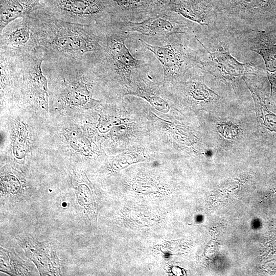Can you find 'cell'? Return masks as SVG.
Here are the masks:
<instances>
[{
  "label": "cell",
  "mask_w": 276,
  "mask_h": 276,
  "mask_svg": "<svg viewBox=\"0 0 276 276\" xmlns=\"http://www.w3.org/2000/svg\"><path fill=\"white\" fill-rule=\"evenodd\" d=\"M44 61L71 60L94 65L103 47L102 28L59 19L43 8L30 14Z\"/></svg>",
  "instance_id": "cell-1"
},
{
  "label": "cell",
  "mask_w": 276,
  "mask_h": 276,
  "mask_svg": "<svg viewBox=\"0 0 276 276\" xmlns=\"http://www.w3.org/2000/svg\"><path fill=\"white\" fill-rule=\"evenodd\" d=\"M102 52L93 65L96 73L111 74L123 80H129L134 71L147 63L135 58L126 45L129 34L111 22L102 28Z\"/></svg>",
  "instance_id": "cell-2"
},
{
  "label": "cell",
  "mask_w": 276,
  "mask_h": 276,
  "mask_svg": "<svg viewBox=\"0 0 276 276\" xmlns=\"http://www.w3.org/2000/svg\"><path fill=\"white\" fill-rule=\"evenodd\" d=\"M43 8L65 21L103 28L111 22L109 0H41Z\"/></svg>",
  "instance_id": "cell-3"
},
{
  "label": "cell",
  "mask_w": 276,
  "mask_h": 276,
  "mask_svg": "<svg viewBox=\"0 0 276 276\" xmlns=\"http://www.w3.org/2000/svg\"><path fill=\"white\" fill-rule=\"evenodd\" d=\"M180 34H182L170 36L164 41L166 43L162 45H152L141 38L139 39L162 65L165 80L175 78L192 66L202 63L181 42Z\"/></svg>",
  "instance_id": "cell-4"
},
{
  "label": "cell",
  "mask_w": 276,
  "mask_h": 276,
  "mask_svg": "<svg viewBox=\"0 0 276 276\" xmlns=\"http://www.w3.org/2000/svg\"><path fill=\"white\" fill-rule=\"evenodd\" d=\"M169 11L139 21L112 22L130 34L136 33L165 41L177 34H187L190 26L177 16L170 14Z\"/></svg>",
  "instance_id": "cell-5"
},
{
  "label": "cell",
  "mask_w": 276,
  "mask_h": 276,
  "mask_svg": "<svg viewBox=\"0 0 276 276\" xmlns=\"http://www.w3.org/2000/svg\"><path fill=\"white\" fill-rule=\"evenodd\" d=\"M0 33V51L25 55L39 49L34 22L30 15L12 21Z\"/></svg>",
  "instance_id": "cell-6"
},
{
  "label": "cell",
  "mask_w": 276,
  "mask_h": 276,
  "mask_svg": "<svg viewBox=\"0 0 276 276\" xmlns=\"http://www.w3.org/2000/svg\"><path fill=\"white\" fill-rule=\"evenodd\" d=\"M172 0H109L111 22L139 21L168 11Z\"/></svg>",
  "instance_id": "cell-7"
},
{
  "label": "cell",
  "mask_w": 276,
  "mask_h": 276,
  "mask_svg": "<svg viewBox=\"0 0 276 276\" xmlns=\"http://www.w3.org/2000/svg\"><path fill=\"white\" fill-rule=\"evenodd\" d=\"M217 14H221L234 22L253 28L255 20L268 6L267 0H212Z\"/></svg>",
  "instance_id": "cell-8"
},
{
  "label": "cell",
  "mask_w": 276,
  "mask_h": 276,
  "mask_svg": "<svg viewBox=\"0 0 276 276\" xmlns=\"http://www.w3.org/2000/svg\"><path fill=\"white\" fill-rule=\"evenodd\" d=\"M16 239L26 256L37 267L40 275H61L59 260L52 246L36 240L30 236H20Z\"/></svg>",
  "instance_id": "cell-9"
},
{
  "label": "cell",
  "mask_w": 276,
  "mask_h": 276,
  "mask_svg": "<svg viewBox=\"0 0 276 276\" xmlns=\"http://www.w3.org/2000/svg\"><path fill=\"white\" fill-rule=\"evenodd\" d=\"M167 10L208 27L211 24L212 18L217 16L212 0H172Z\"/></svg>",
  "instance_id": "cell-10"
},
{
  "label": "cell",
  "mask_w": 276,
  "mask_h": 276,
  "mask_svg": "<svg viewBox=\"0 0 276 276\" xmlns=\"http://www.w3.org/2000/svg\"><path fill=\"white\" fill-rule=\"evenodd\" d=\"M0 33L14 20L41 8V0H0Z\"/></svg>",
  "instance_id": "cell-11"
},
{
  "label": "cell",
  "mask_w": 276,
  "mask_h": 276,
  "mask_svg": "<svg viewBox=\"0 0 276 276\" xmlns=\"http://www.w3.org/2000/svg\"><path fill=\"white\" fill-rule=\"evenodd\" d=\"M197 40L210 55L211 61L205 64L215 65L224 75L231 76H240L248 70L249 64L239 62L231 55L228 48L225 45L219 47L214 52H211L198 38Z\"/></svg>",
  "instance_id": "cell-12"
},
{
  "label": "cell",
  "mask_w": 276,
  "mask_h": 276,
  "mask_svg": "<svg viewBox=\"0 0 276 276\" xmlns=\"http://www.w3.org/2000/svg\"><path fill=\"white\" fill-rule=\"evenodd\" d=\"M1 271L11 275H31L25 261L15 254L1 247Z\"/></svg>",
  "instance_id": "cell-13"
},
{
  "label": "cell",
  "mask_w": 276,
  "mask_h": 276,
  "mask_svg": "<svg viewBox=\"0 0 276 276\" xmlns=\"http://www.w3.org/2000/svg\"><path fill=\"white\" fill-rule=\"evenodd\" d=\"M249 45L252 52L260 55L264 61L266 71H276V45L258 38L253 39Z\"/></svg>",
  "instance_id": "cell-14"
},
{
  "label": "cell",
  "mask_w": 276,
  "mask_h": 276,
  "mask_svg": "<svg viewBox=\"0 0 276 276\" xmlns=\"http://www.w3.org/2000/svg\"><path fill=\"white\" fill-rule=\"evenodd\" d=\"M75 190L76 199L80 208H82L84 213L87 214L94 206V197L90 189L86 185L78 182L75 186Z\"/></svg>",
  "instance_id": "cell-15"
},
{
  "label": "cell",
  "mask_w": 276,
  "mask_h": 276,
  "mask_svg": "<svg viewBox=\"0 0 276 276\" xmlns=\"http://www.w3.org/2000/svg\"><path fill=\"white\" fill-rule=\"evenodd\" d=\"M268 77L271 84V94L276 97V71L274 72L267 71Z\"/></svg>",
  "instance_id": "cell-16"
}]
</instances>
